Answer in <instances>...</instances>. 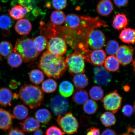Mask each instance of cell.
Here are the masks:
<instances>
[{"label":"cell","mask_w":135,"mask_h":135,"mask_svg":"<svg viewBox=\"0 0 135 135\" xmlns=\"http://www.w3.org/2000/svg\"><path fill=\"white\" fill-rule=\"evenodd\" d=\"M134 111V107L129 104H126L122 109L123 114L127 117H130L132 115Z\"/></svg>","instance_id":"41"},{"label":"cell","mask_w":135,"mask_h":135,"mask_svg":"<svg viewBox=\"0 0 135 135\" xmlns=\"http://www.w3.org/2000/svg\"><path fill=\"white\" fill-rule=\"evenodd\" d=\"M67 4V0H53L52 5L54 8L57 10L65 9Z\"/></svg>","instance_id":"39"},{"label":"cell","mask_w":135,"mask_h":135,"mask_svg":"<svg viewBox=\"0 0 135 135\" xmlns=\"http://www.w3.org/2000/svg\"><path fill=\"white\" fill-rule=\"evenodd\" d=\"M20 83L16 80H13L10 83L9 86L10 88L12 89H16L20 85Z\"/></svg>","instance_id":"46"},{"label":"cell","mask_w":135,"mask_h":135,"mask_svg":"<svg viewBox=\"0 0 135 135\" xmlns=\"http://www.w3.org/2000/svg\"><path fill=\"white\" fill-rule=\"evenodd\" d=\"M59 90L62 97L65 98L68 97L73 94L74 91V86L69 81H64L60 84Z\"/></svg>","instance_id":"25"},{"label":"cell","mask_w":135,"mask_h":135,"mask_svg":"<svg viewBox=\"0 0 135 135\" xmlns=\"http://www.w3.org/2000/svg\"><path fill=\"white\" fill-rule=\"evenodd\" d=\"M119 38L124 43L134 44L135 42V30L131 28H124L121 32Z\"/></svg>","instance_id":"22"},{"label":"cell","mask_w":135,"mask_h":135,"mask_svg":"<svg viewBox=\"0 0 135 135\" xmlns=\"http://www.w3.org/2000/svg\"><path fill=\"white\" fill-rule=\"evenodd\" d=\"M73 82L74 85L77 89H83L88 85V78L83 73L75 74L73 78Z\"/></svg>","instance_id":"26"},{"label":"cell","mask_w":135,"mask_h":135,"mask_svg":"<svg viewBox=\"0 0 135 135\" xmlns=\"http://www.w3.org/2000/svg\"><path fill=\"white\" fill-rule=\"evenodd\" d=\"M89 95L91 98L94 100H99L103 99L104 95V91L99 86H94L89 91Z\"/></svg>","instance_id":"35"},{"label":"cell","mask_w":135,"mask_h":135,"mask_svg":"<svg viewBox=\"0 0 135 135\" xmlns=\"http://www.w3.org/2000/svg\"><path fill=\"white\" fill-rule=\"evenodd\" d=\"M56 120L64 132L72 134L77 133L79 127L77 120L71 113L59 115Z\"/></svg>","instance_id":"5"},{"label":"cell","mask_w":135,"mask_h":135,"mask_svg":"<svg viewBox=\"0 0 135 135\" xmlns=\"http://www.w3.org/2000/svg\"><path fill=\"white\" fill-rule=\"evenodd\" d=\"M30 81L36 85L41 84L44 79V75L43 72L38 69H34L29 73Z\"/></svg>","instance_id":"32"},{"label":"cell","mask_w":135,"mask_h":135,"mask_svg":"<svg viewBox=\"0 0 135 135\" xmlns=\"http://www.w3.org/2000/svg\"><path fill=\"white\" fill-rule=\"evenodd\" d=\"M33 135H43V132L41 129H38L35 131Z\"/></svg>","instance_id":"48"},{"label":"cell","mask_w":135,"mask_h":135,"mask_svg":"<svg viewBox=\"0 0 135 135\" xmlns=\"http://www.w3.org/2000/svg\"><path fill=\"white\" fill-rule=\"evenodd\" d=\"M113 5L110 0H101L97 6V11L102 16H107L110 15L113 10Z\"/></svg>","instance_id":"17"},{"label":"cell","mask_w":135,"mask_h":135,"mask_svg":"<svg viewBox=\"0 0 135 135\" xmlns=\"http://www.w3.org/2000/svg\"><path fill=\"white\" fill-rule=\"evenodd\" d=\"M94 83L101 86H107L111 82L112 77L109 72L103 66H97L94 68Z\"/></svg>","instance_id":"11"},{"label":"cell","mask_w":135,"mask_h":135,"mask_svg":"<svg viewBox=\"0 0 135 135\" xmlns=\"http://www.w3.org/2000/svg\"><path fill=\"white\" fill-rule=\"evenodd\" d=\"M18 96L23 103L31 109L40 106L44 99V93L41 88L31 84L22 86Z\"/></svg>","instance_id":"3"},{"label":"cell","mask_w":135,"mask_h":135,"mask_svg":"<svg viewBox=\"0 0 135 135\" xmlns=\"http://www.w3.org/2000/svg\"><path fill=\"white\" fill-rule=\"evenodd\" d=\"M120 135H132L129 134V133H126V134H124Z\"/></svg>","instance_id":"50"},{"label":"cell","mask_w":135,"mask_h":135,"mask_svg":"<svg viewBox=\"0 0 135 135\" xmlns=\"http://www.w3.org/2000/svg\"><path fill=\"white\" fill-rule=\"evenodd\" d=\"M98 109V105L97 102L93 99H88L84 104V111L87 114H92L95 113Z\"/></svg>","instance_id":"34"},{"label":"cell","mask_w":135,"mask_h":135,"mask_svg":"<svg viewBox=\"0 0 135 135\" xmlns=\"http://www.w3.org/2000/svg\"><path fill=\"white\" fill-rule=\"evenodd\" d=\"M1 6H0V11H1Z\"/></svg>","instance_id":"52"},{"label":"cell","mask_w":135,"mask_h":135,"mask_svg":"<svg viewBox=\"0 0 135 135\" xmlns=\"http://www.w3.org/2000/svg\"><path fill=\"white\" fill-rule=\"evenodd\" d=\"M104 64V68L109 72L117 71L119 68V62L114 55H110L106 58Z\"/></svg>","instance_id":"21"},{"label":"cell","mask_w":135,"mask_h":135,"mask_svg":"<svg viewBox=\"0 0 135 135\" xmlns=\"http://www.w3.org/2000/svg\"><path fill=\"white\" fill-rule=\"evenodd\" d=\"M13 51L21 56L25 63L36 60L40 53L35 49L33 39L25 37L18 39Z\"/></svg>","instance_id":"4"},{"label":"cell","mask_w":135,"mask_h":135,"mask_svg":"<svg viewBox=\"0 0 135 135\" xmlns=\"http://www.w3.org/2000/svg\"><path fill=\"white\" fill-rule=\"evenodd\" d=\"M108 26L105 22L98 17L81 16L80 22L73 28L50 23L49 26V33L51 37L58 36L63 38L75 51V53L90 63L89 54L91 51L88 43L89 34L96 28Z\"/></svg>","instance_id":"1"},{"label":"cell","mask_w":135,"mask_h":135,"mask_svg":"<svg viewBox=\"0 0 135 135\" xmlns=\"http://www.w3.org/2000/svg\"><path fill=\"white\" fill-rule=\"evenodd\" d=\"M73 100L79 104H84L88 99L89 96L86 91L84 89H76L74 91Z\"/></svg>","instance_id":"24"},{"label":"cell","mask_w":135,"mask_h":135,"mask_svg":"<svg viewBox=\"0 0 135 135\" xmlns=\"http://www.w3.org/2000/svg\"><path fill=\"white\" fill-rule=\"evenodd\" d=\"M30 1H31V0H19V3L20 4L25 8L26 4H28V3L30 2Z\"/></svg>","instance_id":"47"},{"label":"cell","mask_w":135,"mask_h":135,"mask_svg":"<svg viewBox=\"0 0 135 135\" xmlns=\"http://www.w3.org/2000/svg\"><path fill=\"white\" fill-rule=\"evenodd\" d=\"M2 60L1 57V56H0V60Z\"/></svg>","instance_id":"51"},{"label":"cell","mask_w":135,"mask_h":135,"mask_svg":"<svg viewBox=\"0 0 135 135\" xmlns=\"http://www.w3.org/2000/svg\"><path fill=\"white\" fill-rule=\"evenodd\" d=\"M7 61L10 66L16 68L21 65L23 60L21 56L16 52L13 51L8 56Z\"/></svg>","instance_id":"33"},{"label":"cell","mask_w":135,"mask_h":135,"mask_svg":"<svg viewBox=\"0 0 135 135\" xmlns=\"http://www.w3.org/2000/svg\"><path fill=\"white\" fill-rule=\"evenodd\" d=\"M58 87L56 81L53 79H47L42 83L41 89L42 90L47 93H51L55 91Z\"/></svg>","instance_id":"31"},{"label":"cell","mask_w":135,"mask_h":135,"mask_svg":"<svg viewBox=\"0 0 135 135\" xmlns=\"http://www.w3.org/2000/svg\"><path fill=\"white\" fill-rule=\"evenodd\" d=\"M69 72L72 75L85 72L84 60L80 55L75 53L70 54L65 59Z\"/></svg>","instance_id":"6"},{"label":"cell","mask_w":135,"mask_h":135,"mask_svg":"<svg viewBox=\"0 0 135 135\" xmlns=\"http://www.w3.org/2000/svg\"><path fill=\"white\" fill-rule=\"evenodd\" d=\"M134 49L131 46L121 45L116 53V57L119 63L126 66L130 63L133 60Z\"/></svg>","instance_id":"12"},{"label":"cell","mask_w":135,"mask_h":135,"mask_svg":"<svg viewBox=\"0 0 135 135\" xmlns=\"http://www.w3.org/2000/svg\"><path fill=\"white\" fill-rule=\"evenodd\" d=\"M113 1L114 4L119 8L125 7L129 3V0H113Z\"/></svg>","instance_id":"42"},{"label":"cell","mask_w":135,"mask_h":135,"mask_svg":"<svg viewBox=\"0 0 135 135\" xmlns=\"http://www.w3.org/2000/svg\"><path fill=\"white\" fill-rule=\"evenodd\" d=\"M66 16L63 12L56 10L53 12L50 17L51 21L54 25H61L65 22Z\"/></svg>","instance_id":"30"},{"label":"cell","mask_w":135,"mask_h":135,"mask_svg":"<svg viewBox=\"0 0 135 135\" xmlns=\"http://www.w3.org/2000/svg\"><path fill=\"white\" fill-rule=\"evenodd\" d=\"M101 135H117V134L113 130L108 129L103 131Z\"/></svg>","instance_id":"45"},{"label":"cell","mask_w":135,"mask_h":135,"mask_svg":"<svg viewBox=\"0 0 135 135\" xmlns=\"http://www.w3.org/2000/svg\"><path fill=\"white\" fill-rule=\"evenodd\" d=\"M47 47V50L53 54L60 56L66 53L67 50L66 43L60 37L54 36L50 38Z\"/></svg>","instance_id":"8"},{"label":"cell","mask_w":135,"mask_h":135,"mask_svg":"<svg viewBox=\"0 0 135 135\" xmlns=\"http://www.w3.org/2000/svg\"><path fill=\"white\" fill-rule=\"evenodd\" d=\"M28 114V110L26 106L18 104L13 109V116L14 118L19 120L26 119Z\"/></svg>","instance_id":"27"},{"label":"cell","mask_w":135,"mask_h":135,"mask_svg":"<svg viewBox=\"0 0 135 135\" xmlns=\"http://www.w3.org/2000/svg\"><path fill=\"white\" fill-rule=\"evenodd\" d=\"M128 24V20L126 14L118 13L114 17L113 26L115 29L119 30L125 28Z\"/></svg>","instance_id":"18"},{"label":"cell","mask_w":135,"mask_h":135,"mask_svg":"<svg viewBox=\"0 0 135 135\" xmlns=\"http://www.w3.org/2000/svg\"><path fill=\"white\" fill-rule=\"evenodd\" d=\"M122 99L117 91L115 90L107 94L102 99L104 109L115 113L121 107Z\"/></svg>","instance_id":"7"},{"label":"cell","mask_w":135,"mask_h":135,"mask_svg":"<svg viewBox=\"0 0 135 135\" xmlns=\"http://www.w3.org/2000/svg\"><path fill=\"white\" fill-rule=\"evenodd\" d=\"M33 39L34 46L37 51L40 53L47 48L48 41L45 36L40 35Z\"/></svg>","instance_id":"29"},{"label":"cell","mask_w":135,"mask_h":135,"mask_svg":"<svg viewBox=\"0 0 135 135\" xmlns=\"http://www.w3.org/2000/svg\"><path fill=\"white\" fill-rule=\"evenodd\" d=\"M101 122L106 127L113 126L115 124L116 119L113 113L109 111L104 112L100 117Z\"/></svg>","instance_id":"28"},{"label":"cell","mask_w":135,"mask_h":135,"mask_svg":"<svg viewBox=\"0 0 135 135\" xmlns=\"http://www.w3.org/2000/svg\"><path fill=\"white\" fill-rule=\"evenodd\" d=\"M65 133L62 131L60 128L55 126H52L47 130L46 135H64Z\"/></svg>","instance_id":"40"},{"label":"cell","mask_w":135,"mask_h":135,"mask_svg":"<svg viewBox=\"0 0 135 135\" xmlns=\"http://www.w3.org/2000/svg\"><path fill=\"white\" fill-rule=\"evenodd\" d=\"M12 45L9 42L3 41L0 43V55L4 57L8 56L13 51Z\"/></svg>","instance_id":"36"},{"label":"cell","mask_w":135,"mask_h":135,"mask_svg":"<svg viewBox=\"0 0 135 135\" xmlns=\"http://www.w3.org/2000/svg\"><path fill=\"white\" fill-rule=\"evenodd\" d=\"M119 47V44L116 40H110L106 44V51L109 55H114L117 53Z\"/></svg>","instance_id":"37"},{"label":"cell","mask_w":135,"mask_h":135,"mask_svg":"<svg viewBox=\"0 0 135 135\" xmlns=\"http://www.w3.org/2000/svg\"><path fill=\"white\" fill-rule=\"evenodd\" d=\"M38 67L47 77L56 80L63 75L68 68L65 57L53 54L48 51L42 55Z\"/></svg>","instance_id":"2"},{"label":"cell","mask_w":135,"mask_h":135,"mask_svg":"<svg viewBox=\"0 0 135 135\" xmlns=\"http://www.w3.org/2000/svg\"><path fill=\"white\" fill-rule=\"evenodd\" d=\"M13 95L9 89L6 88L0 89V105L4 107L11 106Z\"/></svg>","instance_id":"19"},{"label":"cell","mask_w":135,"mask_h":135,"mask_svg":"<svg viewBox=\"0 0 135 135\" xmlns=\"http://www.w3.org/2000/svg\"><path fill=\"white\" fill-rule=\"evenodd\" d=\"M27 8L23 7L20 4L16 5L8 11L10 16L15 20H19L24 18L28 12Z\"/></svg>","instance_id":"20"},{"label":"cell","mask_w":135,"mask_h":135,"mask_svg":"<svg viewBox=\"0 0 135 135\" xmlns=\"http://www.w3.org/2000/svg\"><path fill=\"white\" fill-rule=\"evenodd\" d=\"M106 38L105 35L101 30L94 29L89 34L88 42L89 48L93 50L100 49L105 44Z\"/></svg>","instance_id":"10"},{"label":"cell","mask_w":135,"mask_h":135,"mask_svg":"<svg viewBox=\"0 0 135 135\" xmlns=\"http://www.w3.org/2000/svg\"><path fill=\"white\" fill-rule=\"evenodd\" d=\"M36 119L41 124H48L52 118L51 114L48 110L45 109H38L35 114Z\"/></svg>","instance_id":"23"},{"label":"cell","mask_w":135,"mask_h":135,"mask_svg":"<svg viewBox=\"0 0 135 135\" xmlns=\"http://www.w3.org/2000/svg\"><path fill=\"white\" fill-rule=\"evenodd\" d=\"M12 22L9 17L6 15L0 16V28L3 30H9L12 26Z\"/></svg>","instance_id":"38"},{"label":"cell","mask_w":135,"mask_h":135,"mask_svg":"<svg viewBox=\"0 0 135 135\" xmlns=\"http://www.w3.org/2000/svg\"><path fill=\"white\" fill-rule=\"evenodd\" d=\"M127 130L128 131V133L129 132H132L134 133V129H133L132 127H129L127 128Z\"/></svg>","instance_id":"49"},{"label":"cell","mask_w":135,"mask_h":135,"mask_svg":"<svg viewBox=\"0 0 135 135\" xmlns=\"http://www.w3.org/2000/svg\"><path fill=\"white\" fill-rule=\"evenodd\" d=\"M86 135H100V130L94 127L89 128L87 130Z\"/></svg>","instance_id":"44"},{"label":"cell","mask_w":135,"mask_h":135,"mask_svg":"<svg viewBox=\"0 0 135 135\" xmlns=\"http://www.w3.org/2000/svg\"><path fill=\"white\" fill-rule=\"evenodd\" d=\"M106 58L105 52L101 49L91 51L89 54L91 64L97 66H103Z\"/></svg>","instance_id":"15"},{"label":"cell","mask_w":135,"mask_h":135,"mask_svg":"<svg viewBox=\"0 0 135 135\" xmlns=\"http://www.w3.org/2000/svg\"><path fill=\"white\" fill-rule=\"evenodd\" d=\"M32 28L31 23L28 20L24 18L18 20L15 26V29L16 32L22 36L29 34Z\"/></svg>","instance_id":"14"},{"label":"cell","mask_w":135,"mask_h":135,"mask_svg":"<svg viewBox=\"0 0 135 135\" xmlns=\"http://www.w3.org/2000/svg\"><path fill=\"white\" fill-rule=\"evenodd\" d=\"M69 106L68 100L61 95L55 96L51 101V109L56 115L65 114L67 112Z\"/></svg>","instance_id":"9"},{"label":"cell","mask_w":135,"mask_h":135,"mask_svg":"<svg viewBox=\"0 0 135 135\" xmlns=\"http://www.w3.org/2000/svg\"><path fill=\"white\" fill-rule=\"evenodd\" d=\"M23 131L31 133L39 129L40 125V122L36 118L28 117L22 122L20 123Z\"/></svg>","instance_id":"16"},{"label":"cell","mask_w":135,"mask_h":135,"mask_svg":"<svg viewBox=\"0 0 135 135\" xmlns=\"http://www.w3.org/2000/svg\"><path fill=\"white\" fill-rule=\"evenodd\" d=\"M14 117L6 110L0 108V129L5 131L11 129Z\"/></svg>","instance_id":"13"},{"label":"cell","mask_w":135,"mask_h":135,"mask_svg":"<svg viewBox=\"0 0 135 135\" xmlns=\"http://www.w3.org/2000/svg\"><path fill=\"white\" fill-rule=\"evenodd\" d=\"M8 135H25L23 131L18 128H12L8 132Z\"/></svg>","instance_id":"43"}]
</instances>
